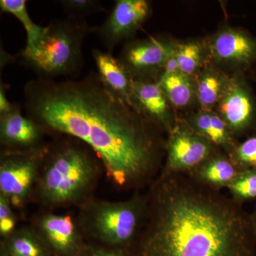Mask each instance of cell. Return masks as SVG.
<instances>
[{"instance_id": "6da1fadb", "label": "cell", "mask_w": 256, "mask_h": 256, "mask_svg": "<svg viewBox=\"0 0 256 256\" xmlns=\"http://www.w3.org/2000/svg\"><path fill=\"white\" fill-rule=\"evenodd\" d=\"M26 116L47 134L80 140L122 190L154 180L161 162L159 126L119 98L92 72L79 80L32 79L24 88Z\"/></svg>"}, {"instance_id": "7a4b0ae2", "label": "cell", "mask_w": 256, "mask_h": 256, "mask_svg": "<svg viewBox=\"0 0 256 256\" xmlns=\"http://www.w3.org/2000/svg\"><path fill=\"white\" fill-rule=\"evenodd\" d=\"M138 256H256L242 204L186 173L159 174L148 194Z\"/></svg>"}, {"instance_id": "3957f363", "label": "cell", "mask_w": 256, "mask_h": 256, "mask_svg": "<svg viewBox=\"0 0 256 256\" xmlns=\"http://www.w3.org/2000/svg\"><path fill=\"white\" fill-rule=\"evenodd\" d=\"M46 144L33 196L48 208L78 206L92 198L100 168L98 156L80 140L55 136Z\"/></svg>"}, {"instance_id": "277c9868", "label": "cell", "mask_w": 256, "mask_h": 256, "mask_svg": "<svg viewBox=\"0 0 256 256\" xmlns=\"http://www.w3.org/2000/svg\"><path fill=\"white\" fill-rule=\"evenodd\" d=\"M90 26L85 18L68 16L50 22L33 46L22 50L16 58L36 75L54 80L80 73L84 67L82 44Z\"/></svg>"}, {"instance_id": "5b68a950", "label": "cell", "mask_w": 256, "mask_h": 256, "mask_svg": "<svg viewBox=\"0 0 256 256\" xmlns=\"http://www.w3.org/2000/svg\"><path fill=\"white\" fill-rule=\"evenodd\" d=\"M148 213V196L136 194L120 202L88 200L79 206L77 220L94 244L127 250L138 240Z\"/></svg>"}, {"instance_id": "8992f818", "label": "cell", "mask_w": 256, "mask_h": 256, "mask_svg": "<svg viewBox=\"0 0 256 256\" xmlns=\"http://www.w3.org/2000/svg\"><path fill=\"white\" fill-rule=\"evenodd\" d=\"M46 151V144L28 150H1L0 194L14 208H22L33 196Z\"/></svg>"}, {"instance_id": "52a82bcc", "label": "cell", "mask_w": 256, "mask_h": 256, "mask_svg": "<svg viewBox=\"0 0 256 256\" xmlns=\"http://www.w3.org/2000/svg\"><path fill=\"white\" fill-rule=\"evenodd\" d=\"M217 148L188 124L176 122L169 132L166 162L160 174L190 173L218 153Z\"/></svg>"}, {"instance_id": "ba28073f", "label": "cell", "mask_w": 256, "mask_h": 256, "mask_svg": "<svg viewBox=\"0 0 256 256\" xmlns=\"http://www.w3.org/2000/svg\"><path fill=\"white\" fill-rule=\"evenodd\" d=\"M150 14V2L146 0H117L105 22L90 28V33L112 53L118 45L134 35Z\"/></svg>"}, {"instance_id": "9c48e42d", "label": "cell", "mask_w": 256, "mask_h": 256, "mask_svg": "<svg viewBox=\"0 0 256 256\" xmlns=\"http://www.w3.org/2000/svg\"><path fill=\"white\" fill-rule=\"evenodd\" d=\"M176 47L160 38L129 42L124 45L119 60L134 80H158L164 64L174 54Z\"/></svg>"}, {"instance_id": "30bf717a", "label": "cell", "mask_w": 256, "mask_h": 256, "mask_svg": "<svg viewBox=\"0 0 256 256\" xmlns=\"http://www.w3.org/2000/svg\"><path fill=\"white\" fill-rule=\"evenodd\" d=\"M34 228L54 256H79L86 242L77 218L72 215L42 214Z\"/></svg>"}, {"instance_id": "8fae6325", "label": "cell", "mask_w": 256, "mask_h": 256, "mask_svg": "<svg viewBox=\"0 0 256 256\" xmlns=\"http://www.w3.org/2000/svg\"><path fill=\"white\" fill-rule=\"evenodd\" d=\"M46 132L28 116H24L21 106L15 104L8 114L0 116V142L3 148L28 150L44 146Z\"/></svg>"}, {"instance_id": "7c38bea8", "label": "cell", "mask_w": 256, "mask_h": 256, "mask_svg": "<svg viewBox=\"0 0 256 256\" xmlns=\"http://www.w3.org/2000/svg\"><path fill=\"white\" fill-rule=\"evenodd\" d=\"M217 106L218 116L234 136L245 131L252 124L254 112L252 97L239 80H228Z\"/></svg>"}, {"instance_id": "4fadbf2b", "label": "cell", "mask_w": 256, "mask_h": 256, "mask_svg": "<svg viewBox=\"0 0 256 256\" xmlns=\"http://www.w3.org/2000/svg\"><path fill=\"white\" fill-rule=\"evenodd\" d=\"M92 56L104 85L121 100L141 112L134 95V79L124 64L112 53L98 48H92Z\"/></svg>"}, {"instance_id": "5bb4252c", "label": "cell", "mask_w": 256, "mask_h": 256, "mask_svg": "<svg viewBox=\"0 0 256 256\" xmlns=\"http://www.w3.org/2000/svg\"><path fill=\"white\" fill-rule=\"evenodd\" d=\"M210 48L212 57L218 63L245 66L256 58L255 40L234 28H224L217 33Z\"/></svg>"}, {"instance_id": "9a60e30c", "label": "cell", "mask_w": 256, "mask_h": 256, "mask_svg": "<svg viewBox=\"0 0 256 256\" xmlns=\"http://www.w3.org/2000/svg\"><path fill=\"white\" fill-rule=\"evenodd\" d=\"M134 95L138 108L159 127L168 132L174 126L168 100L158 80H134Z\"/></svg>"}, {"instance_id": "2e32d148", "label": "cell", "mask_w": 256, "mask_h": 256, "mask_svg": "<svg viewBox=\"0 0 256 256\" xmlns=\"http://www.w3.org/2000/svg\"><path fill=\"white\" fill-rule=\"evenodd\" d=\"M239 171L230 156L218 152L186 174L204 186L220 191L228 188Z\"/></svg>"}, {"instance_id": "e0dca14e", "label": "cell", "mask_w": 256, "mask_h": 256, "mask_svg": "<svg viewBox=\"0 0 256 256\" xmlns=\"http://www.w3.org/2000/svg\"><path fill=\"white\" fill-rule=\"evenodd\" d=\"M188 124L200 136L217 148H222L227 156H230L237 146L234 134L218 114L212 111H202L191 116Z\"/></svg>"}, {"instance_id": "ac0fdd59", "label": "cell", "mask_w": 256, "mask_h": 256, "mask_svg": "<svg viewBox=\"0 0 256 256\" xmlns=\"http://www.w3.org/2000/svg\"><path fill=\"white\" fill-rule=\"evenodd\" d=\"M1 252L8 256H52L33 227L16 228L2 238Z\"/></svg>"}, {"instance_id": "d6986e66", "label": "cell", "mask_w": 256, "mask_h": 256, "mask_svg": "<svg viewBox=\"0 0 256 256\" xmlns=\"http://www.w3.org/2000/svg\"><path fill=\"white\" fill-rule=\"evenodd\" d=\"M228 80L215 70L206 68L197 79L196 96L204 111H210L218 105Z\"/></svg>"}, {"instance_id": "ffe728a7", "label": "cell", "mask_w": 256, "mask_h": 256, "mask_svg": "<svg viewBox=\"0 0 256 256\" xmlns=\"http://www.w3.org/2000/svg\"><path fill=\"white\" fill-rule=\"evenodd\" d=\"M158 82L168 100L175 107H186L196 96V86L192 78L180 72L171 74Z\"/></svg>"}, {"instance_id": "44dd1931", "label": "cell", "mask_w": 256, "mask_h": 256, "mask_svg": "<svg viewBox=\"0 0 256 256\" xmlns=\"http://www.w3.org/2000/svg\"><path fill=\"white\" fill-rule=\"evenodd\" d=\"M0 9L2 12L14 15L23 25L26 33V48L33 46L38 41L44 26H40L34 22L30 18L26 8L25 0H1Z\"/></svg>"}, {"instance_id": "7402d4cb", "label": "cell", "mask_w": 256, "mask_h": 256, "mask_svg": "<svg viewBox=\"0 0 256 256\" xmlns=\"http://www.w3.org/2000/svg\"><path fill=\"white\" fill-rule=\"evenodd\" d=\"M232 198L242 204L256 200V169L240 170L228 185Z\"/></svg>"}, {"instance_id": "603a6c76", "label": "cell", "mask_w": 256, "mask_h": 256, "mask_svg": "<svg viewBox=\"0 0 256 256\" xmlns=\"http://www.w3.org/2000/svg\"><path fill=\"white\" fill-rule=\"evenodd\" d=\"M175 56L178 60L180 72L191 76L201 66L202 47L196 42L178 45L175 48Z\"/></svg>"}, {"instance_id": "cb8c5ba5", "label": "cell", "mask_w": 256, "mask_h": 256, "mask_svg": "<svg viewBox=\"0 0 256 256\" xmlns=\"http://www.w3.org/2000/svg\"><path fill=\"white\" fill-rule=\"evenodd\" d=\"M229 156L239 170L256 169V136L237 144Z\"/></svg>"}, {"instance_id": "d4e9b609", "label": "cell", "mask_w": 256, "mask_h": 256, "mask_svg": "<svg viewBox=\"0 0 256 256\" xmlns=\"http://www.w3.org/2000/svg\"><path fill=\"white\" fill-rule=\"evenodd\" d=\"M58 3L68 16L85 18L88 15L106 11L97 0H60Z\"/></svg>"}, {"instance_id": "484cf974", "label": "cell", "mask_w": 256, "mask_h": 256, "mask_svg": "<svg viewBox=\"0 0 256 256\" xmlns=\"http://www.w3.org/2000/svg\"><path fill=\"white\" fill-rule=\"evenodd\" d=\"M14 207L9 200L0 194V235L6 238L16 230V218Z\"/></svg>"}, {"instance_id": "4316f807", "label": "cell", "mask_w": 256, "mask_h": 256, "mask_svg": "<svg viewBox=\"0 0 256 256\" xmlns=\"http://www.w3.org/2000/svg\"><path fill=\"white\" fill-rule=\"evenodd\" d=\"M79 256H132L126 249L116 248L99 245L94 242H86Z\"/></svg>"}, {"instance_id": "83f0119b", "label": "cell", "mask_w": 256, "mask_h": 256, "mask_svg": "<svg viewBox=\"0 0 256 256\" xmlns=\"http://www.w3.org/2000/svg\"><path fill=\"white\" fill-rule=\"evenodd\" d=\"M9 86L6 85L1 80L0 84V116L8 114L14 108L15 104H12L6 97V90Z\"/></svg>"}, {"instance_id": "f1b7e54d", "label": "cell", "mask_w": 256, "mask_h": 256, "mask_svg": "<svg viewBox=\"0 0 256 256\" xmlns=\"http://www.w3.org/2000/svg\"><path fill=\"white\" fill-rule=\"evenodd\" d=\"M15 60V57L13 56L10 55L9 54L5 52L4 48H1V70L2 68H4L5 66L8 65V64H11L12 62Z\"/></svg>"}, {"instance_id": "f546056e", "label": "cell", "mask_w": 256, "mask_h": 256, "mask_svg": "<svg viewBox=\"0 0 256 256\" xmlns=\"http://www.w3.org/2000/svg\"><path fill=\"white\" fill-rule=\"evenodd\" d=\"M250 222H252V232L256 240V208L254 210V213L250 215Z\"/></svg>"}, {"instance_id": "4dcf8cb0", "label": "cell", "mask_w": 256, "mask_h": 256, "mask_svg": "<svg viewBox=\"0 0 256 256\" xmlns=\"http://www.w3.org/2000/svg\"><path fill=\"white\" fill-rule=\"evenodd\" d=\"M1 256H8L5 255V254H2V252H1Z\"/></svg>"}]
</instances>
